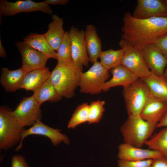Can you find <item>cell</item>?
I'll return each instance as SVG.
<instances>
[{
	"instance_id": "6da1fadb",
	"label": "cell",
	"mask_w": 167,
	"mask_h": 167,
	"mask_svg": "<svg viewBox=\"0 0 167 167\" xmlns=\"http://www.w3.org/2000/svg\"><path fill=\"white\" fill-rule=\"evenodd\" d=\"M121 39L141 50L167 34V17L139 19L125 13Z\"/></svg>"
},
{
	"instance_id": "5b68a950",
	"label": "cell",
	"mask_w": 167,
	"mask_h": 167,
	"mask_svg": "<svg viewBox=\"0 0 167 167\" xmlns=\"http://www.w3.org/2000/svg\"><path fill=\"white\" fill-rule=\"evenodd\" d=\"M123 95L128 116L140 115L151 95L147 85L140 78L124 87Z\"/></svg>"
},
{
	"instance_id": "7402d4cb",
	"label": "cell",
	"mask_w": 167,
	"mask_h": 167,
	"mask_svg": "<svg viewBox=\"0 0 167 167\" xmlns=\"http://www.w3.org/2000/svg\"><path fill=\"white\" fill-rule=\"evenodd\" d=\"M141 79L152 96L167 102V82L163 76H158L151 72L150 75Z\"/></svg>"
},
{
	"instance_id": "ba28073f",
	"label": "cell",
	"mask_w": 167,
	"mask_h": 167,
	"mask_svg": "<svg viewBox=\"0 0 167 167\" xmlns=\"http://www.w3.org/2000/svg\"><path fill=\"white\" fill-rule=\"evenodd\" d=\"M41 11L51 14L52 10L44 1L36 2L31 0H18L11 2L6 0L0 1V15L11 16L21 12L29 13Z\"/></svg>"
},
{
	"instance_id": "1f68e13d",
	"label": "cell",
	"mask_w": 167,
	"mask_h": 167,
	"mask_svg": "<svg viewBox=\"0 0 167 167\" xmlns=\"http://www.w3.org/2000/svg\"><path fill=\"white\" fill-rule=\"evenodd\" d=\"M154 44L167 58V34L159 38Z\"/></svg>"
},
{
	"instance_id": "f1b7e54d",
	"label": "cell",
	"mask_w": 167,
	"mask_h": 167,
	"mask_svg": "<svg viewBox=\"0 0 167 167\" xmlns=\"http://www.w3.org/2000/svg\"><path fill=\"white\" fill-rule=\"evenodd\" d=\"M105 103L104 101L100 100L91 102L88 108V122L89 124L97 123L100 121L105 111Z\"/></svg>"
},
{
	"instance_id": "30bf717a",
	"label": "cell",
	"mask_w": 167,
	"mask_h": 167,
	"mask_svg": "<svg viewBox=\"0 0 167 167\" xmlns=\"http://www.w3.org/2000/svg\"><path fill=\"white\" fill-rule=\"evenodd\" d=\"M59 129L50 127L42 122L41 120L36 122L34 125L28 129H25L22 134V140L15 149L18 151L23 146V142L24 139L30 135H38L45 136L49 139L52 144L57 146L63 142L69 145L70 140L66 135L61 133Z\"/></svg>"
},
{
	"instance_id": "d6986e66",
	"label": "cell",
	"mask_w": 167,
	"mask_h": 167,
	"mask_svg": "<svg viewBox=\"0 0 167 167\" xmlns=\"http://www.w3.org/2000/svg\"><path fill=\"white\" fill-rule=\"evenodd\" d=\"M84 32L87 53L90 62L93 63L97 61L102 51L101 41L96 28L92 24L87 25Z\"/></svg>"
},
{
	"instance_id": "7c38bea8",
	"label": "cell",
	"mask_w": 167,
	"mask_h": 167,
	"mask_svg": "<svg viewBox=\"0 0 167 167\" xmlns=\"http://www.w3.org/2000/svg\"><path fill=\"white\" fill-rule=\"evenodd\" d=\"M69 32L73 62L76 64L87 67L90 60L86 48L84 31L72 26Z\"/></svg>"
},
{
	"instance_id": "d4e9b609",
	"label": "cell",
	"mask_w": 167,
	"mask_h": 167,
	"mask_svg": "<svg viewBox=\"0 0 167 167\" xmlns=\"http://www.w3.org/2000/svg\"><path fill=\"white\" fill-rule=\"evenodd\" d=\"M123 50H115L110 49L102 51L99 57L100 62L107 70H109L121 65L123 55Z\"/></svg>"
},
{
	"instance_id": "7a4b0ae2",
	"label": "cell",
	"mask_w": 167,
	"mask_h": 167,
	"mask_svg": "<svg viewBox=\"0 0 167 167\" xmlns=\"http://www.w3.org/2000/svg\"><path fill=\"white\" fill-rule=\"evenodd\" d=\"M82 66L69 62H58L51 72L50 80L59 94L67 99L71 98L79 86L80 75L83 72Z\"/></svg>"
},
{
	"instance_id": "e575fe53",
	"label": "cell",
	"mask_w": 167,
	"mask_h": 167,
	"mask_svg": "<svg viewBox=\"0 0 167 167\" xmlns=\"http://www.w3.org/2000/svg\"><path fill=\"white\" fill-rule=\"evenodd\" d=\"M157 127L167 128V110L161 120L157 124Z\"/></svg>"
},
{
	"instance_id": "4fadbf2b",
	"label": "cell",
	"mask_w": 167,
	"mask_h": 167,
	"mask_svg": "<svg viewBox=\"0 0 167 167\" xmlns=\"http://www.w3.org/2000/svg\"><path fill=\"white\" fill-rule=\"evenodd\" d=\"M132 15L139 19L167 17V5L163 0H138Z\"/></svg>"
},
{
	"instance_id": "44dd1931",
	"label": "cell",
	"mask_w": 167,
	"mask_h": 167,
	"mask_svg": "<svg viewBox=\"0 0 167 167\" xmlns=\"http://www.w3.org/2000/svg\"><path fill=\"white\" fill-rule=\"evenodd\" d=\"M51 72L49 68L47 67L29 71L24 76L20 89L34 91L49 79Z\"/></svg>"
},
{
	"instance_id": "2e32d148",
	"label": "cell",
	"mask_w": 167,
	"mask_h": 167,
	"mask_svg": "<svg viewBox=\"0 0 167 167\" xmlns=\"http://www.w3.org/2000/svg\"><path fill=\"white\" fill-rule=\"evenodd\" d=\"M167 110V102L151 95L145 104L140 115L146 121L157 125Z\"/></svg>"
},
{
	"instance_id": "484cf974",
	"label": "cell",
	"mask_w": 167,
	"mask_h": 167,
	"mask_svg": "<svg viewBox=\"0 0 167 167\" xmlns=\"http://www.w3.org/2000/svg\"><path fill=\"white\" fill-rule=\"evenodd\" d=\"M149 149L159 152L167 159V128L164 127L145 143Z\"/></svg>"
},
{
	"instance_id": "836d02e7",
	"label": "cell",
	"mask_w": 167,
	"mask_h": 167,
	"mask_svg": "<svg viewBox=\"0 0 167 167\" xmlns=\"http://www.w3.org/2000/svg\"><path fill=\"white\" fill-rule=\"evenodd\" d=\"M46 4L49 5H65L67 4L68 0H45L44 1Z\"/></svg>"
},
{
	"instance_id": "4dcf8cb0",
	"label": "cell",
	"mask_w": 167,
	"mask_h": 167,
	"mask_svg": "<svg viewBox=\"0 0 167 167\" xmlns=\"http://www.w3.org/2000/svg\"><path fill=\"white\" fill-rule=\"evenodd\" d=\"M11 166V167H29L24 157L19 154L14 155L12 156Z\"/></svg>"
},
{
	"instance_id": "9a60e30c",
	"label": "cell",
	"mask_w": 167,
	"mask_h": 167,
	"mask_svg": "<svg viewBox=\"0 0 167 167\" xmlns=\"http://www.w3.org/2000/svg\"><path fill=\"white\" fill-rule=\"evenodd\" d=\"M117 157L119 159L128 161L154 159L164 157L159 152L135 147L124 143L119 146Z\"/></svg>"
},
{
	"instance_id": "f546056e",
	"label": "cell",
	"mask_w": 167,
	"mask_h": 167,
	"mask_svg": "<svg viewBox=\"0 0 167 167\" xmlns=\"http://www.w3.org/2000/svg\"><path fill=\"white\" fill-rule=\"evenodd\" d=\"M153 159H149L141 161H128L119 159L118 167H151Z\"/></svg>"
},
{
	"instance_id": "603a6c76",
	"label": "cell",
	"mask_w": 167,
	"mask_h": 167,
	"mask_svg": "<svg viewBox=\"0 0 167 167\" xmlns=\"http://www.w3.org/2000/svg\"><path fill=\"white\" fill-rule=\"evenodd\" d=\"M23 40L27 45L43 54L49 58L57 60L56 51L50 46L43 34L30 33Z\"/></svg>"
},
{
	"instance_id": "ac0fdd59",
	"label": "cell",
	"mask_w": 167,
	"mask_h": 167,
	"mask_svg": "<svg viewBox=\"0 0 167 167\" xmlns=\"http://www.w3.org/2000/svg\"><path fill=\"white\" fill-rule=\"evenodd\" d=\"M28 72L22 66L14 70H11L6 68H2L0 84L6 91L15 92L20 89L23 79Z\"/></svg>"
},
{
	"instance_id": "8992f818",
	"label": "cell",
	"mask_w": 167,
	"mask_h": 167,
	"mask_svg": "<svg viewBox=\"0 0 167 167\" xmlns=\"http://www.w3.org/2000/svg\"><path fill=\"white\" fill-rule=\"evenodd\" d=\"M110 76L109 70L98 61L80 76L79 86L81 92L91 94H98Z\"/></svg>"
},
{
	"instance_id": "277c9868",
	"label": "cell",
	"mask_w": 167,
	"mask_h": 167,
	"mask_svg": "<svg viewBox=\"0 0 167 167\" xmlns=\"http://www.w3.org/2000/svg\"><path fill=\"white\" fill-rule=\"evenodd\" d=\"M15 118L13 111L6 106L0 108V149L6 150L20 143L25 130Z\"/></svg>"
},
{
	"instance_id": "ffe728a7",
	"label": "cell",
	"mask_w": 167,
	"mask_h": 167,
	"mask_svg": "<svg viewBox=\"0 0 167 167\" xmlns=\"http://www.w3.org/2000/svg\"><path fill=\"white\" fill-rule=\"evenodd\" d=\"M52 21L48 25L47 31L43 35L51 47L57 52L65 33L62 18L54 14Z\"/></svg>"
},
{
	"instance_id": "4316f807",
	"label": "cell",
	"mask_w": 167,
	"mask_h": 167,
	"mask_svg": "<svg viewBox=\"0 0 167 167\" xmlns=\"http://www.w3.org/2000/svg\"><path fill=\"white\" fill-rule=\"evenodd\" d=\"M89 105L84 103L76 108L68 122V128L74 129L78 125L88 122Z\"/></svg>"
},
{
	"instance_id": "83f0119b",
	"label": "cell",
	"mask_w": 167,
	"mask_h": 167,
	"mask_svg": "<svg viewBox=\"0 0 167 167\" xmlns=\"http://www.w3.org/2000/svg\"><path fill=\"white\" fill-rule=\"evenodd\" d=\"M58 62H69L72 61L71 43L69 32H65L57 51Z\"/></svg>"
},
{
	"instance_id": "3957f363",
	"label": "cell",
	"mask_w": 167,
	"mask_h": 167,
	"mask_svg": "<svg viewBox=\"0 0 167 167\" xmlns=\"http://www.w3.org/2000/svg\"><path fill=\"white\" fill-rule=\"evenodd\" d=\"M157 125L143 119L140 115L128 116L120 128L124 143L141 148L151 137Z\"/></svg>"
},
{
	"instance_id": "74e56055",
	"label": "cell",
	"mask_w": 167,
	"mask_h": 167,
	"mask_svg": "<svg viewBox=\"0 0 167 167\" xmlns=\"http://www.w3.org/2000/svg\"><path fill=\"white\" fill-rule=\"evenodd\" d=\"M164 1H165V4L167 5V0H164Z\"/></svg>"
},
{
	"instance_id": "52a82bcc",
	"label": "cell",
	"mask_w": 167,
	"mask_h": 167,
	"mask_svg": "<svg viewBox=\"0 0 167 167\" xmlns=\"http://www.w3.org/2000/svg\"><path fill=\"white\" fill-rule=\"evenodd\" d=\"M118 44L124 51L121 65L139 78H144L150 75L151 71L145 61L142 50L122 39Z\"/></svg>"
},
{
	"instance_id": "cb8c5ba5",
	"label": "cell",
	"mask_w": 167,
	"mask_h": 167,
	"mask_svg": "<svg viewBox=\"0 0 167 167\" xmlns=\"http://www.w3.org/2000/svg\"><path fill=\"white\" fill-rule=\"evenodd\" d=\"M32 96L40 105L45 101L54 102L60 101L62 98L52 84L50 77L41 87L33 91Z\"/></svg>"
},
{
	"instance_id": "9c48e42d",
	"label": "cell",
	"mask_w": 167,
	"mask_h": 167,
	"mask_svg": "<svg viewBox=\"0 0 167 167\" xmlns=\"http://www.w3.org/2000/svg\"><path fill=\"white\" fill-rule=\"evenodd\" d=\"M40 106L32 96L24 97L13 111V113L16 119L22 126L31 127L41 119Z\"/></svg>"
},
{
	"instance_id": "d590c367",
	"label": "cell",
	"mask_w": 167,
	"mask_h": 167,
	"mask_svg": "<svg viewBox=\"0 0 167 167\" xmlns=\"http://www.w3.org/2000/svg\"><path fill=\"white\" fill-rule=\"evenodd\" d=\"M0 56L1 57H6V54L5 50L3 47L0 39Z\"/></svg>"
},
{
	"instance_id": "5bb4252c",
	"label": "cell",
	"mask_w": 167,
	"mask_h": 167,
	"mask_svg": "<svg viewBox=\"0 0 167 167\" xmlns=\"http://www.w3.org/2000/svg\"><path fill=\"white\" fill-rule=\"evenodd\" d=\"M142 50L145 61L151 71L157 76H163L167 66V58L154 44L147 46Z\"/></svg>"
},
{
	"instance_id": "8fae6325",
	"label": "cell",
	"mask_w": 167,
	"mask_h": 167,
	"mask_svg": "<svg viewBox=\"0 0 167 167\" xmlns=\"http://www.w3.org/2000/svg\"><path fill=\"white\" fill-rule=\"evenodd\" d=\"M15 46L21 56L22 66L25 69L29 71L46 67V64L49 58L44 54L24 41L17 42Z\"/></svg>"
},
{
	"instance_id": "8d00e7d4",
	"label": "cell",
	"mask_w": 167,
	"mask_h": 167,
	"mask_svg": "<svg viewBox=\"0 0 167 167\" xmlns=\"http://www.w3.org/2000/svg\"><path fill=\"white\" fill-rule=\"evenodd\" d=\"M163 76L165 80L167 82V67L165 70Z\"/></svg>"
},
{
	"instance_id": "e0dca14e",
	"label": "cell",
	"mask_w": 167,
	"mask_h": 167,
	"mask_svg": "<svg viewBox=\"0 0 167 167\" xmlns=\"http://www.w3.org/2000/svg\"><path fill=\"white\" fill-rule=\"evenodd\" d=\"M112 78L104 84L102 91L106 92L110 88L117 86L126 87L139 78L132 71L122 65L111 69Z\"/></svg>"
},
{
	"instance_id": "d6a6232c",
	"label": "cell",
	"mask_w": 167,
	"mask_h": 167,
	"mask_svg": "<svg viewBox=\"0 0 167 167\" xmlns=\"http://www.w3.org/2000/svg\"><path fill=\"white\" fill-rule=\"evenodd\" d=\"M151 167H167V159L163 157L153 159Z\"/></svg>"
}]
</instances>
